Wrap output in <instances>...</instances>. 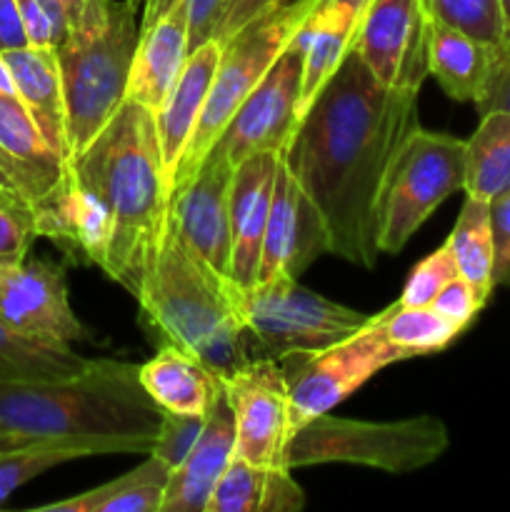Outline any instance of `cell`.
<instances>
[{
  "label": "cell",
  "mask_w": 510,
  "mask_h": 512,
  "mask_svg": "<svg viewBox=\"0 0 510 512\" xmlns=\"http://www.w3.org/2000/svg\"><path fill=\"white\" fill-rule=\"evenodd\" d=\"M278 160L280 153H258L235 165L233 185H230V238H233L230 278L240 290H250L258 283Z\"/></svg>",
  "instance_id": "cell-19"
},
{
  "label": "cell",
  "mask_w": 510,
  "mask_h": 512,
  "mask_svg": "<svg viewBox=\"0 0 510 512\" xmlns=\"http://www.w3.org/2000/svg\"><path fill=\"white\" fill-rule=\"evenodd\" d=\"M38 238L33 205L10 190H0V263L28 260L30 245Z\"/></svg>",
  "instance_id": "cell-35"
},
{
  "label": "cell",
  "mask_w": 510,
  "mask_h": 512,
  "mask_svg": "<svg viewBox=\"0 0 510 512\" xmlns=\"http://www.w3.org/2000/svg\"><path fill=\"white\" fill-rule=\"evenodd\" d=\"M445 245L453 253L460 278L468 280L485 300H490L495 290V243L488 200L465 195V203Z\"/></svg>",
  "instance_id": "cell-31"
},
{
  "label": "cell",
  "mask_w": 510,
  "mask_h": 512,
  "mask_svg": "<svg viewBox=\"0 0 510 512\" xmlns=\"http://www.w3.org/2000/svg\"><path fill=\"white\" fill-rule=\"evenodd\" d=\"M425 0H365L355 53L383 85L420 93L428 78Z\"/></svg>",
  "instance_id": "cell-13"
},
{
  "label": "cell",
  "mask_w": 510,
  "mask_h": 512,
  "mask_svg": "<svg viewBox=\"0 0 510 512\" xmlns=\"http://www.w3.org/2000/svg\"><path fill=\"white\" fill-rule=\"evenodd\" d=\"M418 95L375 80L355 50L300 118L283 158L325 230L328 253L378 263V198L400 145L420 125Z\"/></svg>",
  "instance_id": "cell-1"
},
{
  "label": "cell",
  "mask_w": 510,
  "mask_h": 512,
  "mask_svg": "<svg viewBox=\"0 0 510 512\" xmlns=\"http://www.w3.org/2000/svg\"><path fill=\"white\" fill-rule=\"evenodd\" d=\"M170 470L155 455H145L140 465L120 478L108 480L93 490L40 505L48 512H160Z\"/></svg>",
  "instance_id": "cell-29"
},
{
  "label": "cell",
  "mask_w": 510,
  "mask_h": 512,
  "mask_svg": "<svg viewBox=\"0 0 510 512\" xmlns=\"http://www.w3.org/2000/svg\"><path fill=\"white\" fill-rule=\"evenodd\" d=\"M235 455V425L225 398L210 410L188 458L170 473L160 512H205L215 485Z\"/></svg>",
  "instance_id": "cell-22"
},
{
  "label": "cell",
  "mask_w": 510,
  "mask_h": 512,
  "mask_svg": "<svg viewBox=\"0 0 510 512\" xmlns=\"http://www.w3.org/2000/svg\"><path fill=\"white\" fill-rule=\"evenodd\" d=\"M243 293L190 253L168 215L158 258L138 295L140 323L158 348L188 350L220 378L248 365L253 358L240 320Z\"/></svg>",
  "instance_id": "cell-4"
},
{
  "label": "cell",
  "mask_w": 510,
  "mask_h": 512,
  "mask_svg": "<svg viewBox=\"0 0 510 512\" xmlns=\"http://www.w3.org/2000/svg\"><path fill=\"white\" fill-rule=\"evenodd\" d=\"M220 380L223 398L233 413L235 458L285 468V448L293 435V420L280 360L253 358Z\"/></svg>",
  "instance_id": "cell-11"
},
{
  "label": "cell",
  "mask_w": 510,
  "mask_h": 512,
  "mask_svg": "<svg viewBox=\"0 0 510 512\" xmlns=\"http://www.w3.org/2000/svg\"><path fill=\"white\" fill-rule=\"evenodd\" d=\"M70 160H63L38 130L18 95L0 90V183L35 205L60 183Z\"/></svg>",
  "instance_id": "cell-18"
},
{
  "label": "cell",
  "mask_w": 510,
  "mask_h": 512,
  "mask_svg": "<svg viewBox=\"0 0 510 512\" xmlns=\"http://www.w3.org/2000/svg\"><path fill=\"white\" fill-rule=\"evenodd\" d=\"M323 253H328L323 223L280 153L258 283L273 278H300V273Z\"/></svg>",
  "instance_id": "cell-16"
},
{
  "label": "cell",
  "mask_w": 510,
  "mask_h": 512,
  "mask_svg": "<svg viewBox=\"0 0 510 512\" xmlns=\"http://www.w3.org/2000/svg\"><path fill=\"white\" fill-rule=\"evenodd\" d=\"M373 315L340 305L303 288L298 278H273L255 283L243 293L240 320L248 340L263 350V358H288L310 353L350 338Z\"/></svg>",
  "instance_id": "cell-9"
},
{
  "label": "cell",
  "mask_w": 510,
  "mask_h": 512,
  "mask_svg": "<svg viewBox=\"0 0 510 512\" xmlns=\"http://www.w3.org/2000/svg\"><path fill=\"white\" fill-rule=\"evenodd\" d=\"M3 55L8 60L10 73H13L15 95L28 108L30 118L43 133L45 143L60 158L70 160L68 110H65L63 78H60L55 48L25 45V48L5 50Z\"/></svg>",
  "instance_id": "cell-24"
},
{
  "label": "cell",
  "mask_w": 510,
  "mask_h": 512,
  "mask_svg": "<svg viewBox=\"0 0 510 512\" xmlns=\"http://www.w3.org/2000/svg\"><path fill=\"white\" fill-rule=\"evenodd\" d=\"M323 3L325 0H290V3L278 5L270 13L260 15L258 20L240 28L223 45V55H220L218 70H215L203 115H200V123L190 138V145L185 148L178 170H175L170 195L193 178L228 120L240 108V103L270 73V68L293 45L300 30L308 25V20L318 13Z\"/></svg>",
  "instance_id": "cell-7"
},
{
  "label": "cell",
  "mask_w": 510,
  "mask_h": 512,
  "mask_svg": "<svg viewBox=\"0 0 510 512\" xmlns=\"http://www.w3.org/2000/svg\"><path fill=\"white\" fill-rule=\"evenodd\" d=\"M510 190V113L493 110L480 115L475 133L465 140L463 193L488 200Z\"/></svg>",
  "instance_id": "cell-30"
},
{
  "label": "cell",
  "mask_w": 510,
  "mask_h": 512,
  "mask_svg": "<svg viewBox=\"0 0 510 512\" xmlns=\"http://www.w3.org/2000/svg\"><path fill=\"white\" fill-rule=\"evenodd\" d=\"M0 320L45 343L93 340L70 305L65 268L53 260L0 263Z\"/></svg>",
  "instance_id": "cell-14"
},
{
  "label": "cell",
  "mask_w": 510,
  "mask_h": 512,
  "mask_svg": "<svg viewBox=\"0 0 510 512\" xmlns=\"http://www.w3.org/2000/svg\"><path fill=\"white\" fill-rule=\"evenodd\" d=\"M410 358L413 355L408 350L385 338L380 325L375 323V315L363 330L340 343L280 358L290 393L293 430L313 420L315 415L338 408L380 370Z\"/></svg>",
  "instance_id": "cell-10"
},
{
  "label": "cell",
  "mask_w": 510,
  "mask_h": 512,
  "mask_svg": "<svg viewBox=\"0 0 510 512\" xmlns=\"http://www.w3.org/2000/svg\"><path fill=\"white\" fill-rule=\"evenodd\" d=\"M0 90H5V93H13V95H15L13 73H10L8 60H5L3 53H0Z\"/></svg>",
  "instance_id": "cell-43"
},
{
  "label": "cell",
  "mask_w": 510,
  "mask_h": 512,
  "mask_svg": "<svg viewBox=\"0 0 510 512\" xmlns=\"http://www.w3.org/2000/svg\"><path fill=\"white\" fill-rule=\"evenodd\" d=\"M475 108L480 115L493 113V110L510 113V33H505V38L495 45L488 80L480 98L475 100Z\"/></svg>",
  "instance_id": "cell-39"
},
{
  "label": "cell",
  "mask_w": 510,
  "mask_h": 512,
  "mask_svg": "<svg viewBox=\"0 0 510 512\" xmlns=\"http://www.w3.org/2000/svg\"><path fill=\"white\" fill-rule=\"evenodd\" d=\"M140 383L160 410L208 415L223 398V380L200 358L175 345H160L158 353L140 365Z\"/></svg>",
  "instance_id": "cell-25"
},
{
  "label": "cell",
  "mask_w": 510,
  "mask_h": 512,
  "mask_svg": "<svg viewBox=\"0 0 510 512\" xmlns=\"http://www.w3.org/2000/svg\"><path fill=\"white\" fill-rule=\"evenodd\" d=\"M208 415H185L173 413V410H163V413H160V425L158 433H155L150 455H155V458L173 473V470L188 458L193 445L198 443Z\"/></svg>",
  "instance_id": "cell-36"
},
{
  "label": "cell",
  "mask_w": 510,
  "mask_h": 512,
  "mask_svg": "<svg viewBox=\"0 0 510 512\" xmlns=\"http://www.w3.org/2000/svg\"><path fill=\"white\" fill-rule=\"evenodd\" d=\"M23 445H30V443H20L18 438H10V435H0V453H8V450H15V448H23Z\"/></svg>",
  "instance_id": "cell-44"
},
{
  "label": "cell",
  "mask_w": 510,
  "mask_h": 512,
  "mask_svg": "<svg viewBox=\"0 0 510 512\" xmlns=\"http://www.w3.org/2000/svg\"><path fill=\"white\" fill-rule=\"evenodd\" d=\"M0 190H5V188H3V183H0Z\"/></svg>",
  "instance_id": "cell-47"
},
{
  "label": "cell",
  "mask_w": 510,
  "mask_h": 512,
  "mask_svg": "<svg viewBox=\"0 0 510 512\" xmlns=\"http://www.w3.org/2000/svg\"><path fill=\"white\" fill-rule=\"evenodd\" d=\"M235 165L210 150L193 178L170 195V220L190 253L218 278H230L233 238H230V185ZM235 285V283H233Z\"/></svg>",
  "instance_id": "cell-15"
},
{
  "label": "cell",
  "mask_w": 510,
  "mask_h": 512,
  "mask_svg": "<svg viewBox=\"0 0 510 512\" xmlns=\"http://www.w3.org/2000/svg\"><path fill=\"white\" fill-rule=\"evenodd\" d=\"M490 225L495 243V288H510V190L490 203Z\"/></svg>",
  "instance_id": "cell-40"
},
{
  "label": "cell",
  "mask_w": 510,
  "mask_h": 512,
  "mask_svg": "<svg viewBox=\"0 0 510 512\" xmlns=\"http://www.w3.org/2000/svg\"><path fill=\"white\" fill-rule=\"evenodd\" d=\"M25 45H28V35L20 18L18 0H0V53L25 48Z\"/></svg>",
  "instance_id": "cell-42"
},
{
  "label": "cell",
  "mask_w": 510,
  "mask_h": 512,
  "mask_svg": "<svg viewBox=\"0 0 510 512\" xmlns=\"http://www.w3.org/2000/svg\"><path fill=\"white\" fill-rule=\"evenodd\" d=\"M300 75L303 48L295 38L270 73L240 103L210 150L223 155L230 165L243 163L245 158L258 153H283L300 123Z\"/></svg>",
  "instance_id": "cell-12"
},
{
  "label": "cell",
  "mask_w": 510,
  "mask_h": 512,
  "mask_svg": "<svg viewBox=\"0 0 510 512\" xmlns=\"http://www.w3.org/2000/svg\"><path fill=\"white\" fill-rule=\"evenodd\" d=\"M60 3H63V5H65V8H68V10H70V8H73V5H75V3H78V0H60Z\"/></svg>",
  "instance_id": "cell-46"
},
{
  "label": "cell",
  "mask_w": 510,
  "mask_h": 512,
  "mask_svg": "<svg viewBox=\"0 0 510 512\" xmlns=\"http://www.w3.org/2000/svg\"><path fill=\"white\" fill-rule=\"evenodd\" d=\"M448 448V428L435 415L353 420L323 413L293 430L285 448V468L360 465L380 473L405 475L433 465Z\"/></svg>",
  "instance_id": "cell-6"
},
{
  "label": "cell",
  "mask_w": 510,
  "mask_h": 512,
  "mask_svg": "<svg viewBox=\"0 0 510 512\" xmlns=\"http://www.w3.org/2000/svg\"><path fill=\"white\" fill-rule=\"evenodd\" d=\"M430 20L498 45L505 38L503 0H425Z\"/></svg>",
  "instance_id": "cell-34"
},
{
  "label": "cell",
  "mask_w": 510,
  "mask_h": 512,
  "mask_svg": "<svg viewBox=\"0 0 510 512\" xmlns=\"http://www.w3.org/2000/svg\"><path fill=\"white\" fill-rule=\"evenodd\" d=\"M283 3L285 0H225L223 15H220L218 25H215L213 38L225 45L240 28H245L248 23L258 20L260 15L270 13V10Z\"/></svg>",
  "instance_id": "cell-41"
},
{
  "label": "cell",
  "mask_w": 510,
  "mask_h": 512,
  "mask_svg": "<svg viewBox=\"0 0 510 512\" xmlns=\"http://www.w3.org/2000/svg\"><path fill=\"white\" fill-rule=\"evenodd\" d=\"M153 440L155 438H123V435H113V438H60L38 440V443L0 453V505L25 483L58 468V465L83 458H98V455H150Z\"/></svg>",
  "instance_id": "cell-26"
},
{
  "label": "cell",
  "mask_w": 510,
  "mask_h": 512,
  "mask_svg": "<svg viewBox=\"0 0 510 512\" xmlns=\"http://www.w3.org/2000/svg\"><path fill=\"white\" fill-rule=\"evenodd\" d=\"M188 55V0H175L160 18L140 28L125 100H135L155 113L178 80Z\"/></svg>",
  "instance_id": "cell-21"
},
{
  "label": "cell",
  "mask_w": 510,
  "mask_h": 512,
  "mask_svg": "<svg viewBox=\"0 0 510 512\" xmlns=\"http://www.w3.org/2000/svg\"><path fill=\"white\" fill-rule=\"evenodd\" d=\"M465 183V140L415 128L400 145L378 198V250L403 253L425 220Z\"/></svg>",
  "instance_id": "cell-8"
},
{
  "label": "cell",
  "mask_w": 510,
  "mask_h": 512,
  "mask_svg": "<svg viewBox=\"0 0 510 512\" xmlns=\"http://www.w3.org/2000/svg\"><path fill=\"white\" fill-rule=\"evenodd\" d=\"M160 405L140 383V365L90 360L60 380H0V435L20 443L60 438H155Z\"/></svg>",
  "instance_id": "cell-3"
},
{
  "label": "cell",
  "mask_w": 510,
  "mask_h": 512,
  "mask_svg": "<svg viewBox=\"0 0 510 512\" xmlns=\"http://www.w3.org/2000/svg\"><path fill=\"white\" fill-rule=\"evenodd\" d=\"M305 493L293 470L235 458L215 485L205 512H298Z\"/></svg>",
  "instance_id": "cell-27"
},
{
  "label": "cell",
  "mask_w": 510,
  "mask_h": 512,
  "mask_svg": "<svg viewBox=\"0 0 510 512\" xmlns=\"http://www.w3.org/2000/svg\"><path fill=\"white\" fill-rule=\"evenodd\" d=\"M365 0H325L318 13L308 20L298 35L303 48V75H300L298 115L313 105L323 85L338 73L340 65L355 48L360 13Z\"/></svg>",
  "instance_id": "cell-23"
},
{
  "label": "cell",
  "mask_w": 510,
  "mask_h": 512,
  "mask_svg": "<svg viewBox=\"0 0 510 512\" xmlns=\"http://www.w3.org/2000/svg\"><path fill=\"white\" fill-rule=\"evenodd\" d=\"M70 165L110 210V245L100 270L138 300L170 213L153 113L135 100H123L93 143L70 158Z\"/></svg>",
  "instance_id": "cell-2"
},
{
  "label": "cell",
  "mask_w": 510,
  "mask_h": 512,
  "mask_svg": "<svg viewBox=\"0 0 510 512\" xmlns=\"http://www.w3.org/2000/svg\"><path fill=\"white\" fill-rule=\"evenodd\" d=\"M375 323L380 325V330H383L390 343L408 350L413 358L440 353L460 333H465L463 328L450 323L448 318H443L430 305H413V308H408V305L395 303L375 313Z\"/></svg>",
  "instance_id": "cell-33"
},
{
  "label": "cell",
  "mask_w": 510,
  "mask_h": 512,
  "mask_svg": "<svg viewBox=\"0 0 510 512\" xmlns=\"http://www.w3.org/2000/svg\"><path fill=\"white\" fill-rule=\"evenodd\" d=\"M493 50V43L430 20L428 75H433L443 93L458 103H475L480 98L493 63Z\"/></svg>",
  "instance_id": "cell-28"
},
{
  "label": "cell",
  "mask_w": 510,
  "mask_h": 512,
  "mask_svg": "<svg viewBox=\"0 0 510 512\" xmlns=\"http://www.w3.org/2000/svg\"><path fill=\"white\" fill-rule=\"evenodd\" d=\"M488 300L473 288L465 278H453L443 290L438 293V298L433 300L430 308L438 310L443 318H448L450 323H455L458 328L468 330L473 325V320L478 318L480 310L485 308Z\"/></svg>",
  "instance_id": "cell-38"
},
{
  "label": "cell",
  "mask_w": 510,
  "mask_h": 512,
  "mask_svg": "<svg viewBox=\"0 0 510 512\" xmlns=\"http://www.w3.org/2000/svg\"><path fill=\"white\" fill-rule=\"evenodd\" d=\"M453 278H458V265H455V258L448 245L443 243L438 250H433L428 258H423L410 270L408 283H405L398 303L408 305V308H413V305H433L440 290Z\"/></svg>",
  "instance_id": "cell-37"
},
{
  "label": "cell",
  "mask_w": 510,
  "mask_h": 512,
  "mask_svg": "<svg viewBox=\"0 0 510 512\" xmlns=\"http://www.w3.org/2000/svg\"><path fill=\"white\" fill-rule=\"evenodd\" d=\"M220 55H223V43L208 40L190 50L178 80L173 83L170 93L155 110V135H158L160 158H163L165 178L168 188L173 183V175L183 160L185 148L190 145L195 128L203 115L205 100H208L210 85H213L215 70H218Z\"/></svg>",
  "instance_id": "cell-20"
},
{
  "label": "cell",
  "mask_w": 510,
  "mask_h": 512,
  "mask_svg": "<svg viewBox=\"0 0 510 512\" xmlns=\"http://www.w3.org/2000/svg\"><path fill=\"white\" fill-rule=\"evenodd\" d=\"M73 345L28 338L0 320V380H60L88 368Z\"/></svg>",
  "instance_id": "cell-32"
},
{
  "label": "cell",
  "mask_w": 510,
  "mask_h": 512,
  "mask_svg": "<svg viewBox=\"0 0 510 512\" xmlns=\"http://www.w3.org/2000/svg\"><path fill=\"white\" fill-rule=\"evenodd\" d=\"M503 15H505V33H510V0H503Z\"/></svg>",
  "instance_id": "cell-45"
},
{
  "label": "cell",
  "mask_w": 510,
  "mask_h": 512,
  "mask_svg": "<svg viewBox=\"0 0 510 512\" xmlns=\"http://www.w3.org/2000/svg\"><path fill=\"white\" fill-rule=\"evenodd\" d=\"M140 13L143 0H78L68 10L55 55L68 110L70 158L83 153L123 105L140 40Z\"/></svg>",
  "instance_id": "cell-5"
},
{
  "label": "cell",
  "mask_w": 510,
  "mask_h": 512,
  "mask_svg": "<svg viewBox=\"0 0 510 512\" xmlns=\"http://www.w3.org/2000/svg\"><path fill=\"white\" fill-rule=\"evenodd\" d=\"M38 238L58 245L70 263L103 268L110 245V210L68 163L60 183L33 205Z\"/></svg>",
  "instance_id": "cell-17"
}]
</instances>
